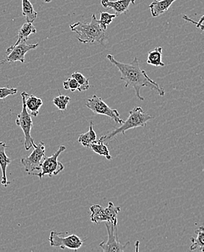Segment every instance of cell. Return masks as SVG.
<instances>
[{
    "label": "cell",
    "mask_w": 204,
    "mask_h": 252,
    "mask_svg": "<svg viewBox=\"0 0 204 252\" xmlns=\"http://www.w3.org/2000/svg\"><path fill=\"white\" fill-rule=\"evenodd\" d=\"M115 14H110L106 12H100V19L99 20L102 28L106 31L107 26L109 25L113 21L114 18H116Z\"/></svg>",
    "instance_id": "cb8c5ba5"
},
{
    "label": "cell",
    "mask_w": 204,
    "mask_h": 252,
    "mask_svg": "<svg viewBox=\"0 0 204 252\" xmlns=\"http://www.w3.org/2000/svg\"><path fill=\"white\" fill-rule=\"evenodd\" d=\"M152 119H153V117L146 113L141 107H135L129 112L128 118L123 122L121 126L111 131L109 134L102 136L100 140L103 143H109L117 134H123L125 135L126 131L141 126H145L147 122Z\"/></svg>",
    "instance_id": "3957f363"
},
{
    "label": "cell",
    "mask_w": 204,
    "mask_h": 252,
    "mask_svg": "<svg viewBox=\"0 0 204 252\" xmlns=\"http://www.w3.org/2000/svg\"><path fill=\"white\" fill-rule=\"evenodd\" d=\"M97 140V134L94 129V122L90 121L89 129L86 133L81 134L79 135L77 142L84 147L90 148L91 143H94Z\"/></svg>",
    "instance_id": "e0dca14e"
},
{
    "label": "cell",
    "mask_w": 204,
    "mask_h": 252,
    "mask_svg": "<svg viewBox=\"0 0 204 252\" xmlns=\"http://www.w3.org/2000/svg\"><path fill=\"white\" fill-rule=\"evenodd\" d=\"M139 244H140L139 241H137L136 244H135V247H136V249H135V251H136V252L138 251V247H139Z\"/></svg>",
    "instance_id": "83f0119b"
},
{
    "label": "cell",
    "mask_w": 204,
    "mask_h": 252,
    "mask_svg": "<svg viewBox=\"0 0 204 252\" xmlns=\"http://www.w3.org/2000/svg\"><path fill=\"white\" fill-rule=\"evenodd\" d=\"M33 147V152L28 157L23 158L21 161L28 175L37 176L41 171V163L45 157V145L41 141L39 144H35Z\"/></svg>",
    "instance_id": "277c9868"
},
{
    "label": "cell",
    "mask_w": 204,
    "mask_h": 252,
    "mask_svg": "<svg viewBox=\"0 0 204 252\" xmlns=\"http://www.w3.org/2000/svg\"><path fill=\"white\" fill-rule=\"evenodd\" d=\"M22 14L28 23H33L37 18V12L35 11L29 0H22Z\"/></svg>",
    "instance_id": "d6986e66"
},
{
    "label": "cell",
    "mask_w": 204,
    "mask_h": 252,
    "mask_svg": "<svg viewBox=\"0 0 204 252\" xmlns=\"http://www.w3.org/2000/svg\"><path fill=\"white\" fill-rule=\"evenodd\" d=\"M175 1L177 0H153L149 5L152 16L158 17L166 13Z\"/></svg>",
    "instance_id": "5bb4252c"
},
{
    "label": "cell",
    "mask_w": 204,
    "mask_h": 252,
    "mask_svg": "<svg viewBox=\"0 0 204 252\" xmlns=\"http://www.w3.org/2000/svg\"><path fill=\"white\" fill-rule=\"evenodd\" d=\"M183 18L185 20V21H189V22L192 23V24H196V27L197 28L200 29L201 30H202V32H203L204 31V25H203V22H204V16H202V18H201L200 21L199 22H195V21H192L190 18H189V17L187 16V15H183Z\"/></svg>",
    "instance_id": "4316f807"
},
{
    "label": "cell",
    "mask_w": 204,
    "mask_h": 252,
    "mask_svg": "<svg viewBox=\"0 0 204 252\" xmlns=\"http://www.w3.org/2000/svg\"><path fill=\"white\" fill-rule=\"evenodd\" d=\"M71 77L74 78L78 83L79 88L77 90L79 92L86 91V90L89 89L90 85L88 79L81 73L76 71V72L73 73Z\"/></svg>",
    "instance_id": "7402d4cb"
},
{
    "label": "cell",
    "mask_w": 204,
    "mask_h": 252,
    "mask_svg": "<svg viewBox=\"0 0 204 252\" xmlns=\"http://www.w3.org/2000/svg\"><path fill=\"white\" fill-rule=\"evenodd\" d=\"M91 150L96 154H99L100 156L106 157L107 160H112V157L109 154V149H108L107 146L104 144L103 142L100 140H96L94 143H91L90 146Z\"/></svg>",
    "instance_id": "44dd1931"
},
{
    "label": "cell",
    "mask_w": 204,
    "mask_h": 252,
    "mask_svg": "<svg viewBox=\"0 0 204 252\" xmlns=\"http://www.w3.org/2000/svg\"><path fill=\"white\" fill-rule=\"evenodd\" d=\"M18 93L16 88H0V99H4Z\"/></svg>",
    "instance_id": "484cf974"
},
{
    "label": "cell",
    "mask_w": 204,
    "mask_h": 252,
    "mask_svg": "<svg viewBox=\"0 0 204 252\" xmlns=\"http://www.w3.org/2000/svg\"><path fill=\"white\" fill-rule=\"evenodd\" d=\"M70 29L77 34V39L83 44L94 42L103 44L106 30L102 28L95 14L91 16V22H77L70 26Z\"/></svg>",
    "instance_id": "7a4b0ae2"
},
{
    "label": "cell",
    "mask_w": 204,
    "mask_h": 252,
    "mask_svg": "<svg viewBox=\"0 0 204 252\" xmlns=\"http://www.w3.org/2000/svg\"><path fill=\"white\" fill-rule=\"evenodd\" d=\"M25 104L26 109L30 111V115L37 117L39 115V109L43 105V101L39 97H36L33 94H28L26 93Z\"/></svg>",
    "instance_id": "2e32d148"
},
{
    "label": "cell",
    "mask_w": 204,
    "mask_h": 252,
    "mask_svg": "<svg viewBox=\"0 0 204 252\" xmlns=\"http://www.w3.org/2000/svg\"><path fill=\"white\" fill-rule=\"evenodd\" d=\"M130 3H132V0H115V1L102 0L101 1L102 7H104L106 10L112 9L117 16L127 13Z\"/></svg>",
    "instance_id": "7c38bea8"
},
{
    "label": "cell",
    "mask_w": 204,
    "mask_h": 252,
    "mask_svg": "<svg viewBox=\"0 0 204 252\" xmlns=\"http://www.w3.org/2000/svg\"><path fill=\"white\" fill-rule=\"evenodd\" d=\"M108 233V239L106 241H102L100 244V248L102 252H124L130 246V241H127L125 244H121L118 239V230L117 225H114L112 223L106 222L105 223Z\"/></svg>",
    "instance_id": "ba28073f"
},
{
    "label": "cell",
    "mask_w": 204,
    "mask_h": 252,
    "mask_svg": "<svg viewBox=\"0 0 204 252\" xmlns=\"http://www.w3.org/2000/svg\"><path fill=\"white\" fill-rule=\"evenodd\" d=\"M62 234L63 233H57L54 230L51 231L49 238L50 246L53 247H59L62 250L68 248L76 252L84 243V240L81 239L76 235L72 234L63 237Z\"/></svg>",
    "instance_id": "9c48e42d"
},
{
    "label": "cell",
    "mask_w": 204,
    "mask_h": 252,
    "mask_svg": "<svg viewBox=\"0 0 204 252\" xmlns=\"http://www.w3.org/2000/svg\"><path fill=\"white\" fill-rule=\"evenodd\" d=\"M25 94L26 92H23L21 93L23 101L22 111H21V114L17 116L15 122H16L17 126H20L22 129L24 136H25V142H24L25 149L26 151H29L35 145L34 140L30 135V132H31L32 128H33V123L30 114H28V110L26 109V107Z\"/></svg>",
    "instance_id": "8992f818"
},
{
    "label": "cell",
    "mask_w": 204,
    "mask_h": 252,
    "mask_svg": "<svg viewBox=\"0 0 204 252\" xmlns=\"http://www.w3.org/2000/svg\"><path fill=\"white\" fill-rule=\"evenodd\" d=\"M44 2L50 3V2H51V1H52V0H44Z\"/></svg>",
    "instance_id": "f1b7e54d"
},
{
    "label": "cell",
    "mask_w": 204,
    "mask_h": 252,
    "mask_svg": "<svg viewBox=\"0 0 204 252\" xmlns=\"http://www.w3.org/2000/svg\"><path fill=\"white\" fill-rule=\"evenodd\" d=\"M161 59H162V47H156V48L150 50L148 53L146 63L149 65H153V66L164 67L165 64L162 62Z\"/></svg>",
    "instance_id": "ac0fdd59"
},
{
    "label": "cell",
    "mask_w": 204,
    "mask_h": 252,
    "mask_svg": "<svg viewBox=\"0 0 204 252\" xmlns=\"http://www.w3.org/2000/svg\"><path fill=\"white\" fill-rule=\"evenodd\" d=\"M106 58L121 73L120 79L126 83V88L129 86L134 88L137 97L139 100H145L144 97L141 95V89L144 87L155 90L160 96H164L165 94L164 90L160 88L156 82L152 80L144 70L141 69L138 58L135 57L130 63L119 62L111 54L107 55Z\"/></svg>",
    "instance_id": "6da1fadb"
},
{
    "label": "cell",
    "mask_w": 204,
    "mask_h": 252,
    "mask_svg": "<svg viewBox=\"0 0 204 252\" xmlns=\"http://www.w3.org/2000/svg\"><path fill=\"white\" fill-rule=\"evenodd\" d=\"M66 150L65 146H60L58 150L50 157H44L43 161L41 163V171L37 175V177L42 179L45 175H48L51 178L53 175H57L59 172H62L65 166L58 161V157L63 151Z\"/></svg>",
    "instance_id": "52a82bcc"
},
{
    "label": "cell",
    "mask_w": 204,
    "mask_h": 252,
    "mask_svg": "<svg viewBox=\"0 0 204 252\" xmlns=\"http://www.w3.org/2000/svg\"><path fill=\"white\" fill-rule=\"evenodd\" d=\"M196 234L197 235V238H190L192 244L190 246V250L191 251H194L196 250H200L202 252H204V227L203 226H200L199 228L196 230Z\"/></svg>",
    "instance_id": "ffe728a7"
},
{
    "label": "cell",
    "mask_w": 204,
    "mask_h": 252,
    "mask_svg": "<svg viewBox=\"0 0 204 252\" xmlns=\"http://www.w3.org/2000/svg\"><path fill=\"white\" fill-rule=\"evenodd\" d=\"M36 30L34 26L32 24V23H26L24 25L22 26L21 29L18 32V39H17L16 42L14 45H12L11 47H8L6 50V53H8L9 51L11 50L12 48L21 43L22 42H27L28 39V37L32 33H36Z\"/></svg>",
    "instance_id": "9a60e30c"
},
{
    "label": "cell",
    "mask_w": 204,
    "mask_h": 252,
    "mask_svg": "<svg viewBox=\"0 0 204 252\" xmlns=\"http://www.w3.org/2000/svg\"><path fill=\"white\" fill-rule=\"evenodd\" d=\"M63 88L65 90H70L71 92H74L78 90L79 85L74 78H68L66 81H64Z\"/></svg>",
    "instance_id": "d4e9b609"
},
{
    "label": "cell",
    "mask_w": 204,
    "mask_h": 252,
    "mask_svg": "<svg viewBox=\"0 0 204 252\" xmlns=\"http://www.w3.org/2000/svg\"><path fill=\"white\" fill-rule=\"evenodd\" d=\"M86 105L94 114L106 116L119 125H122L124 122L123 119H120V114L117 110L112 109L109 105H106L101 97L96 94H94L91 98L88 99Z\"/></svg>",
    "instance_id": "30bf717a"
},
{
    "label": "cell",
    "mask_w": 204,
    "mask_h": 252,
    "mask_svg": "<svg viewBox=\"0 0 204 252\" xmlns=\"http://www.w3.org/2000/svg\"><path fill=\"white\" fill-rule=\"evenodd\" d=\"M132 4H135V0H132Z\"/></svg>",
    "instance_id": "f546056e"
},
{
    "label": "cell",
    "mask_w": 204,
    "mask_h": 252,
    "mask_svg": "<svg viewBox=\"0 0 204 252\" xmlns=\"http://www.w3.org/2000/svg\"><path fill=\"white\" fill-rule=\"evenodd\" d=\"M59 96L53 99V103H54L55 106L57 107L59 110H60V111H65V110L67 109V106H68V103L71 101V98L69 96L61 94L59 91Z\"/></svg>",
    "instance_id": "603a6c76"
},
{
    "label": "cell",
    "mask_w": 204,
    "mask_h": 252,
    "mask_svg": "<svg viewBox=\"0 0 204 252\" xmlns=\"http://www.w3.org/2000/svg\"><path fill=\"white\" fill-rule=\"evenodd\" d=\"M39 45V43L27 45L26 42H21L9 51L6 59L0 62V65L6 63H14L16 61H20L22 63H24L26 54L30 50L37 48Z\"/></svg>",
    "instance_id": "8fae6325"
},
{
    "label": "cell",
    "mask_w": 204,
    "mask_h": 252,
    "mask_svg": "<svg viewBox=\"0 0 204 252\" xmlns=\"http://www.w3.org/2000/svg\"><path fill=\"white\" fill-rule=\"evenodd\" d=\"M7 147L9 146H7L4 142H0V167H1V173H2L1 183L5 188H7L10 183L7 181L6 171H7V166L12 162L11 158L7 157L5 154V149Z\"/></svg>",
    "instance_id": "4fadbf2b"
},
{
    "label": "cell",
    "mask_w": 204,
    "mask_h": 252,
    "mask_svg": "<svg viewBox=\"0 0 204 252\" xmlns=\"http://www.w3.org/2000/svg\"><path fill=\"white\" fill-rule=\"evenodd\" d=\"M120 207L114 205L113 203L109 202L108 207H102L98 204H94L90 207L91 210V221L95 224L100 222H109L114 225H117V215L120 212Z\"/></svg>",
    "instance_id": "5b68a950"
}]
</instances>
